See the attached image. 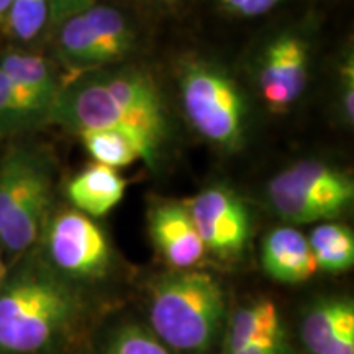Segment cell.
Returning a JSON list of instances; mask_svg holds the SVG:
<instances>
[{
  "label": "cell",
  "mask_w": 354,
  "mask_h": 354,
  "mask_svg": "<svg viewBox=\"0 0 354 354\" xmlns=\"http://www.w3.org/2000/svg\"><path fill=\"white\" fill-rule=\"evenodd\" d=\"M187 209L207 253L233 259L245 253L251 218L245 202L227 185H210L189 201Z\"/></svg>",
  "instance_id": "ba28073f"
},
{
  "label": "cell",
  "mask_w": 354,
  "mask_h": 354,
  "mask_svg": "<svg viewBox=\"0 0 354 354\" xmlns=\"http://www.w3.org/2000/svg\"><path fill=\"white\" fill-rule=\"evenodd\" d=\"M10 3H12V0H0V24L6 20L7 10H8V7H10Z\"/></svg>",
  "instance_id": "4316f807"
},
{
  "label": "cell",
  "mask_w": 354,
  "mask_h": 354,
  "mask_svg": "<svg viewBox=\"0 0 354 354\" xmlns=\"http://www.w3.org/2000/svg\"><path fill=\"white\" fill-rule=\"evenodd\" d=\"M48 251L63 274L77 279L104 277L112 264L107 234L79 210L61 212L48 230Z\"/></svg>",
  "instance_id": "52a82bcc"
},
{
  "label": "cell",
  "mask_w": 354,
  "mask_h": 354,
  "mask_svg": "<svg viewBox=\"0 0 354 354\" xmlns=\"http://www.w3.org/2000/svg\"><path fill=\"white\" fill-rule=\"evenodd\" d=\"M342 110L344 120L353 123L354 120V63L353 56L342 68Z\"/></svg>",
  "instance_id": "7402d4cb"
},
{
  "label": "cell",
  "mask_w": 354,
  "mask_h": 354,
  "mask_svg": "<svg viewBox=\"0 0 354 354\" xmlns=\"http://www.w3.org/2000/svg\"><path fill=\"white\" fill-rule=\"evenodd\" d=\"M94 3L95 0H50V21L53 25H59L69 17L87 10Z\"/></svg>",
  "instance_id": "603a6c76"
},
{
  "label": "cell",
  "mask_w": 354,
  "mask_h": 354,
  "mask_svg": "<svg viewBox=\"0 0 354 354\" xmlns=\"http://www.w3.org/2000/svg\"><path fill=\"white\" fill-rule=\"evenodd\" d=\"M261 264L269 277L284 284H300L318 271L308 238L294 227H277L266 234Z\"/></svg>",
  "instance_id": "7c38bea8"
},
{
  "label": "cell",
  "mask_w": 354,
  "mask_h": 354,
  "mask_svg": "<svg viewBox=\"0 0 354 354\" xmlns=\"http://www.w3.org/2000/svg\"><path fill=\"white\" fill-rule=\"evenodd\" d=\"M308 245L317 269L326 272H344L354 264V234L346 225L335 220L322 221L312 230Z\"/></svg>",
  "instance_id": "e0dca14e"
},
{
  "label": "cell",
  "mask_w": 354,
  "mask_h": 354,
  "mask_svg": "<svg viewBox=\"0 0 354 354\" xmlns=\"http://www.w3.org/2000/svg\"><path fill=\"white\" fill-rule=\"evenodd\" d=\"M308 79V44L297 35H281L264 50L259 69L261 92L268 107L286 112L302 95Z\"/></svg>",
  "instance_id": "9c48e42d"
},
{
  "label": "cell",
  "mask_w": 354,
  "mask_h": 354,
  "mask_svg": "<svg viewBox=\"0 0 354 354\" xmlns=\"http://www.w3.org/2000/svg\"><path fill=\"white\" fill-rule=\"evenodd\" d=\"M179 86L185 115L203 138L225 151L240 149L248 105L234 79L216 64L189 61L180 69Z\"/></svg>",
  "instance_id": "5b68a950"
},
{
  "label": "cell",
  "mask_w": 354,
  "mask_h": 354,
  "mask_svg": "<svg viewBox=\"0 0 354 354\" xmlns=\"http://www.w3.org/2000/svg\"><path fill=\"white\" fill-rule=\"evenodd\" d=\"M223 354H290L289 338L274 339L268 343L250 344V346L233 349V351H225Z\"/></svg>",
  "instance_id": "cb8c5ba5"
},
{
  "label": "cell",
  "mask_w": 354,
  "mask_h": 354,
  "mask_svg": "<svg viewBox=\"0 0 354 354\" xmlns=\"http://www.w3.org/2000/svg\"><path fill=\"white\" fill-rule=\"evenodd\" d=\"M6 274H7V268L6 264H3L2 258H0V287L3 284V279H6Z\"/></svg>",
  "instance_id": "83f0119b"
},
{
  "label": "cell",
  "mask_w": 354,
  "mask_h": 354,
  "mask_svg": "<svg viewBox=\"0 0 354 354\" xmlns=\"http://www.w3.org/2000/svg\"><path fill=\"white\" fill-rule=\"evenodd\" d=\"M220 2H221V6L227 8L228 12L236 13L238 8L243 6V2H245V0H220Z\"/></svg>",
  "instance_id": "484cf974"
},
{
  "label": "cell",
  "mask_w": 354,
  "mask_h": 354,
  "mask_svg": "<svg viewBox=\"0 0 354 354\" xmlns=\"http://www.w3.org/2000/svg\"><path fill=\"white\" fill-rule=\"evenodd\" d=\"M104 354H172L151 330L136 323H127L110 338Z\"/></svg>",
  "instance_id": "44dd1931"
},
{
  "label": "cell",
  "mask_w": 354,
  "mask_h": 354,
  "mask_svg": "<svg viewBox=\"0 0 354 354\" xmlns=\"http://www.w3.org/2000/svg\"><path fill=\"white\" fill-rule=\"evenodd\" d=\"M225 310L223 287L197 269H172L154 279L149 289V330L172 351H209L223 328Z\"/></svg>",
  "instance_id": "7a4b0ae2"
},
{
  "label": "cell",
  "mask_w": 354,
  "mask_h": 354,
  "mask_svg": "<svg viewBox=\"0 0 354 354\" xmlns=\"http://www.w3.org/2000/svg\"><path fill=\"white\" fill-rule=\"evenodd\" d=\"M0 69L7 74L39 117L50 118L61 87L51 64L44 57L25 53H7L0 57Z\"/></svg>",
  "instance_id": "4fadbf2b"
},
{
  "label": "cell",
  "mask_w": 354,
  "mask_h": 354,
  "mask_svg": "<svg viewBox=\"0 0 354 354\" xmlns=\"http://www.w3.org/2000/svg\"><path fill=\"white\" fill-rule=\"evenodd\" d=\"M81 299L50 272H25L0 290V351L38 354L76 325Z\"/></svg>",
  "instance_id": "3957f363"
},
{
  "label": "cell",
  "mask_w": 354,
  "mask_h": 354,
  "mask_svg": "<svg viewBox=\"0 0 354 354\" xmlns=\"http://www.w3.org/2000/svg\"><path fill=\"white\" fill-rule=\"evenodd\" d=\"M148 230L156 251L172 269H194L207 254L185 203H154L148 212Z\"/></svg>",
  "instance_id": "30bf717a"
},
{
  "label": "cell",
  "mask_w": 354,
  "mask_h": 354,
  "mask_svg": "<svg viewBox=\"0 0 354 354\" xmlns=\"http://www.w3.org/2000/svg\"><path fill=\"white\" fill-rule=\"evenodd\" d=\"M43 120L0 69V131H17Z\"/></svg>",
  "instance_id": "ffe728a7"
},
{
  "label": "cell",
  "mask_w": 354,
  "mask_h": 354,
  "mask_svg": "<svg viewBox=\"0 0 354 354\" xmlns=\"http://www.w3.org/2000/svg\"><path fill=\"white\" fill-rule=\"evenodd\" d=\"M281 0H245L236 13L241 17H259L271 12Z\"/></svg>",
  "instance_id": "d4e9b609"
},
{
  "label": "cell",
  "mask_w": 354,
  "mask_h": 354,
  "mask_svg": "<svg viewBox=\"0 0 354 354\" xmlns=\"http://www.w3.org/2000/svg\"><path fill=\"white\" fill-rule=\"evenodd\" d=\"M281 338H287V331L277 305L269 299H258L243 305L230 318L223 353Z\"/></svg>",
  "instance_id": "2e32d148"
},
{
  "label": "cell",
  "mask_w": 354,
  "mask_h": 354,
  "mask_svg": "<svg viewBox=\"0 0 354 354\" xmlns=\"http://www.w3.org/2000/svg\"><path fill=\"white\" fill-rule=\"evenodd\" d=\"M50 20V0H12L6 15L8 32L20 41H32Z\"/></svg>",
  "instance_id": "d6986e66"
},
{
  "label": "cell",
  "mask_w": 354,
  "mask_h": 354,
  "mask_svg": "<svg viewBox=\"0 0 354 354\" xmlns=\"http://www.w3.org/2000/svg\"><path fill=\"white\" fill-rule=\"evenodd\" d=\"M53 201V169L46 156L15 148L0 162V245L21 253L38 240Z\"/></svg>",
  "instance_id": "277c9868"
},
{
  "label": "cell",
  "mask_w": 354,
  "mask_h": 354,
  "mask_svg": "<svg viewBox=\"0 0 354 354\" xmlns=\"http://www.w3.org/2000/svg\"><path fill=\"white\" fill-rule=\"evenodd\" d=\"M308 354H354V304L348 297H322L300 323Z\"/></svg>",
  "instance_id": "8fae6325"
},
{
  "label": "cell",
  "mask_w": 354,
  "mask_h": 354,
  "mask_svg": "<svg viewBox=\"0 0 354 354\" xmlns=\"http://www.w3.org/2000/svg\"><path fill=\"white\" fill-rule=\"evenodd\" d=\"M57 51L69 68L87 73L120 61L133 46V32L117 8L94 3L61 21Z\"/></svg>",
  "instance_id": "8992f818"
},
{
  "label": "cell",
  "mask_w": 354,
  "mask_h": 354,
  "mask_svg": "<svg viewBox=\"0 0 354 354\" xmlns=\"http://www.w3.org/2000/svg\"><path fill=\"white\" fill-rule=\"evenodd\" d=\"M50 118L77 133L88 128L122 133L151 167L169 138L165 102L154 79L141 69L84 73L61 87Z\"/></svg>",
  "instance_id": "6da1fadb"
},
{
  "label": "cell",
  "mask_w": 354,
  "mask_h": 354,
  "mask_svg": "<svg viewBox=\"0 0 354 354\" xmlns=\"http://www.w3.org/2000/svg\"><path fill=\"white\" fill-rule=\"evenodd\" d=\"M282 172L304 192L320 202L335 218L343 215L353 205V179L335 166L315 159H305Z\"/></svg>",
  "instance_id": "5bb4252c"
},
{
  "label": "cell",
  "mask_w": 354,
  "mask_h": 354,
  "mask_svg": "<svg viewBox=\"0 0 354 354\" xmlns=\"http://www.w3.org/2000/svg\"><path fill=\"white\" fill-rule=\"evenodd\" d=\"M79 136L87 153L99 165L120 169L140 159V154L131 141L118 131L88 128V130L79 131Z\"/></svg>",
  "instance_id": "ac0fdd59"
},
{
  "label": "cell",
  "mask_w": 354,
  "mask_h": 354,
  "mask_svg": "<svg viewBox=\"0 0 354 354\" xmlns=\"http://www.w3.org/2000/svg\"><path fill=\"white\" fill-rule=\"evenodd\" d=\"M127 180L117 169L99 165H88L68 184V197L76 210L91 218L110 214L125 197Z\"/></svg>",
  "instance_id": "9a60e30c"
}]
</instances>
